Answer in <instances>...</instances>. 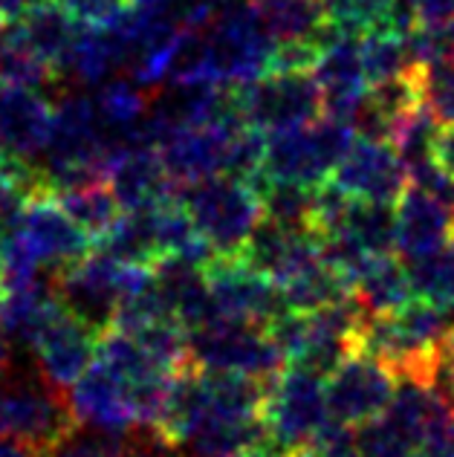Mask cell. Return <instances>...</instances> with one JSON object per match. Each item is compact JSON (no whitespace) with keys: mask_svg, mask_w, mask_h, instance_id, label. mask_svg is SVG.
<instances>
[{"mask_svg":"<svg viewBox=\"0 0 454 457\" xmlns=\"http://www.w3.org/2000/svg\"><path fill=\"white\" fill-rule=\"evenodd\" d=\"M454 328V312L440 310L420 298L388 316H365L356 351L379 359L397 379L437 385L443 342Z\"/></svg>","mask_w":454,"mask_h":457,"instance_id":"6da1fadb","label":"cell"},{"mask_svg":"<svg viewBox=\"0 0 454 457\" xmlns=\"http://www.w3.org/2000/svg\"><path fill=\"white\" fill-rule=\"evenodd\" d=\"M356 139L351 122L321 113L316 122L278 130L267 137L264 160L249 179L258 183H281L318 188L325 186L336 165L344 160Z\"/></svg>","mask_w":454,"mask_h":457,"instance_id":"7a4b0ae2","label":"cell"},{"mask_svg":"<svg viewBox=\"0 0 454 457\" xmlns=\"http://www.w3.org/2000/svg\"><path fill=\"white\" fill-rule=\"evenodd\" d=\"M183 209L197 232L220 255L244 252L255 228L264 223L267 209L252 179L237 174H214L177 188Z\"/></svg>","mask_w":454,"mask_h":457,"instance_id":"3957f363","label":"cell"},{"mask_svg":"<svg viewBox=\"0 0 454 457\" xmlns=\"http://www.w3.org/2000/svg\"><path fill=\"white\" fill-rule=\"evenodd\" d=\"M333 417L327 411L325 385L318 374L286 368L264 385L260 396V426L267 443L284 457H295L316 446Z\"/></svg>","mask_w":454,"mask_h":457,"instance_id":"277c9868","label":"cell"},{"mask_svg":"<svg viewBox=\"0 0 454 457\" xmlns=\"http://www.w3.org/2000/svg\"><path fill=\"white\" fill-rule=\"evenodd\" d=\"M153 281V267L148 263H128L104 249H90L85 258L53 272V290L62 302L104 328L111 321L119 302L142 293Z\"/></svg>","mask_w":454,"mask_h":457,"instance_id":"5b68a950","label":"cell"},{"mask_svg":"<svg viewBox=\"0 0 454 457\" xmlns=\"http://www.w3.org/2000/svg\"><path fill=\"white\" fill-rule=\"evenodd\" d=\"M229 93L232 111L241 125L264 137L310 125L325 113L321 90L310 70H284V73L229 84Z\"/></svg>","mask_w":454,"mask_h":457,"instance_id":"8992f818","label":"cell"},{"mask_svg":"<svg viewBox=\"0 0 454 457\" xmlns=\"http://www.w3.org/2000/svg\"><path fill=\"white\" fill-rule=\"evenodd\" d=\"M188 356L202 370L252 377L269 382L284 370V353L264 324L214 319L188 333Z\"/></svg>","mask_w":454,"mask_h":457,"instance_id":"52a82bcc","label":"cell"},{"mask_svg":"<svg viewBox=\"0 0 454 457\" xmlns=\"http://www.w3.org/2000/svg\"><path fill=\"white\" fill-rule=\"evenodd\" d=\"M78 426L64 391L44 377L0 379V437L38 454L55 437Z\"/></svg>","mask_w":454,"mask_h":457,"instance_id":"ba28073f","label":"cell"},{"mask_svg":"<svg viewBox=\"0 0 454 457\" xmlns=\"http://www.w3.org/2000/svg\"><path fill=\"white\" fill-rule=\"evenodd\" d=\"M206 41V76L214 84H241L269 73L272 41L258 27L252 9L241 6L226 9L218 21L202 27Z\"/></svg>","mask_w":454,"mask_h":457,"instance_id":"9c48e42d","label":"cell"},{"mask_svg":"<svg viewBox=\"0 0 454 457\" xmlns=\"http://www.w3.org/2000/svg\"><path fill=\"white\" fill-rule=\"evenodd\" d=\"M206 281L209 298L214 304L218 319L246 321V324H267L284 312L281 293L264 272L255 270L241 252L235 255H214L200 267Z\"/></svg>","mask_w":454,"mask_h":457,"instance_id":"30bf717a","label":"cell"},{"mask_svg":"<svg viewBox=\"0 0 454 457\" xmlns=\"http://www.w3.org/2000/svg\"><path fill=\"white\" fill-rule=\"evenodd\" d=\"M9 228L23 237V244L29 246V252L38 258L41 267H50L53 272L70 267V263H76L78 258H85L90 249H95L93 240L85 235V228L58 206L46 177H44V183L21 203V209Z\"/></svg>","mask_w":454,"mask_h":457,"instance_id":"8fae6325","label":"cell"},{"mask_svg":"<svg viewBox=\"0 0 454 457\" xmlns=\"http://www.w3.org/2000/svg\"><path fill=\"white\" fill-rule=\"evenodd\" d=\"M397 377L379 359L367 356L365 351H351L327 374L325 400L327 411L336 423L356 428L385 411L393 391H397Z\"/></svg>","mask_w":454,"mask_h":457,"instance_id":"7c38bea8","label":"cell"},{"mask_svg":"<svg viewBox=\"0 0 454 457\" xmlns=\"http://www.w3.org/2000/svg\"><path fill=\"white\" fill-rule=\"evenodd\" d=\"M102 328L90 319L78 316L76 310H70L62 298L53 316L44 321V328L32 339V351L38 359V374L55 385L58 391H70L85 370L90 368L95 356V345H99Z\"/></svg>","mask_w":454,"mask_h":457,"instance_id":"4fadbf2b","label":"cell"},{"mask_svg":"<svg viewBox=\"0 0 454 457\" xmlns=\"http://www.w3.org/2000/svg\"><path fill=\"white\" fill-rule=\"evenodd\" d=\"M327 183L353 200L393 206L409 186V174H405L400 154L393 151L391 142L356 137L351 151L344 154V160L336 165Z\"/></svg>","mask_w":454,"mask_h":457,"instance_id":"5bb4252c","label":"cell"},{"mask_svg":"<svg viewBox=\"0 0 454 457\" xmlns=\"http://www.w3.org/2000/svg\"><path fill=\"white\" fill-rule=\"evenodd\" d=\"M104 183L111 186L122 212L145 209L177 195L160 151L136 139H122L111 151L104 165Z\"/></svg>","mask_w":454,"mask_h":457,"instance_id":"9a60e30c","label":"cell"},{"mask_svg":"<svg viewBox=\"0 0 454 457\" xmlns=\"http://www.w3.org/2000/svg\"><path fill=\"white\" fill-rule=\"evenodd\" d=\"M310 73H313L318 90H321L325 113L344 119V122L353 125V116L359 111V104L370 87L365 67H362L359 38L336 32L325 46H321V53Z\"/></svg>","mask_w":454,"mask_h":457,"instance_id":"2e32d148","label":"cell"},{"mask_svg":"<svg viewBox=\"0 0 454 457\" xmlns=\"http://www.w3.org/2000/svg\"><path fill=\"white\" fill-rule=\"evenodd\" d=\"M67 400L76 420H85V426L104 431H125V435L130 428H139L134 394L95 356L85 374L70 385Z\"/></svg>","mask_w":454,"mask_h":457,"instance_id":"e0dca14e","label":"cell"},{"mask_svg":"<svg viewBox=\"0 0 454 457\" xmlns=\"http://www.w3.org/2000/svg\"><path fill=\"white\" fill-rule=\"evenodd\" d=\"M55 128V104L41 90L0 81V145L35 160L46 154Z\"/></svg>","mask_w":454,"mask_h":457,"instance_id":"ac0fdd59","label":"cell"},{"mask_svg":"<svg viewBox=\"0 0 454 457\" xmlns=\"http://www.w3.org/2000/svg\"><path fill=\"white\" fill-rule=\"evenodd\" d=\"M393 223H397V252L405 258L425 255L454 240V209L414 186H405L400 200L393 203Z\"/></svg>","mask_w":454,"mask_h":457,"instance_id":"d6986e66","label":"cell"},{"mask_svg":"<svg viewBox=\"0 0 454 457\" xmlns=\"http://www.w3.org/2000/svg\"><path fill=\"white\" fill-rule=\"evenodd\" d=\"M246 6L272 44H325L336 35L321 0H246Z\"/></svg>","mask_w":454,"mask_h":457,"instance_id":"ffe728a7","label":"cell"},{"mask_svg":"<svg viewBox=\"0 0 454 457\" xmlns=\"http://www.w3.org/2000/svg\"><path fill=\"white\" fill-rule=\"evenodd\" d=\"M15 29L21 32V38L27 41V46L41 58L46 67H53L58 76L64 79L67 58L73 53V44L78 38V23L58 6V0L53 4H38L29 6L15 23Z\"/></svg>","mask_w":454,"mask_h":457,"instance_id":"44dd1931","label":"cell"},{"mask_svg":"<svg viewBox=\"0 0 454 457\" xmlns=\"http://www.w3.org/2000/svg\"><path fill=\"white\" fill-rule=\"evenodd\" d=\"M321 9L333 29L353 38L374 29L409 35L417 27L411 0H321Z\"/></svg>","mask_w":454,"mask_h":457,"instance_id":"7402d4cb","label":"cell"},{"mask_svg":"<svg viewBox=\"0 0 454 457\" xmlns=\"http://www.w3.org/2000/svg\"><path fill=\"white\" fill-rule=\"evenodd\" d=\"M353 298L367 316H388L402 310L414 298L405 261H397L393 255L370 258L353 281Z\"/></svg>","mask_w":454,"mask_h":457,"instance_id":"603a6c76","label":"cell"},{"mask_svg":"<svg viewBox=\"0 0 454 457\" xmlns=\"http://www.w3.org/2000/svg\"><path fill=\"white\" fill-rule=\"evenodd\" d=\"M53 197L58 200L70 218H73L85 235L93 240V246L111 232L113 223L122 218V206L113 197L111 186L104 179H87V183H73V186H50Z\"/></svg>","mask_w":454,"mask_h":457,"instance_id":"cb8c5ba5","label":"cell"},{"mask_svg":"<svg viewBox=\"0 0 454 457\" xmlns=\"http://www.w3.org/2000/svg\"><path fill=\"white\" fill-rule=\"evenodd\" d=\"M405 270L414 298L454 312V240L425 255L405 258Z\"/></svg>","mask_w":454,"mask_h":457,"instance_id":"d4e9b609","label":"cell"},{"mask_svg":"<svg viewBox=\"0 0 454 457\" xmlns=\"http://www.w3.org/2000/svg\"><path fill=\"white\" fill-rule=\"evenodd\" d=\"M359 53H362V67H365L367 84L409 76L414 70L409 44H405L402 32H393V29L367 32L359 38Z\"/></svg>","mask_w":454,"mask_h":457,"instance_id":"484cf974","label":"cell"},{"mask_svg":"<svg viewBox=\"0 0 454 457\" xmlns=\"http://www.w3.org/2000/svg\"><path fill=\"white\" fill-rule=\"evenodd\" d=\"M142 452L125 437V431H104V428H85L73 426L55 437L50 446L41 449L35 457H139Z\"/></svg>","mask_w":454,"mask_h":457,"instance_id":"4316f807","label":"cell"},{"mask_svg":"<svg viewBox=\"0 0 454 457\" xmlns=\"http://www.w3.org/2000/svg\"><path fill=\"white\" fill-rule=\"evenodd\" d=\"M437 134H440V125L423 111V107H414V111L405 116L397 128H393L388 142L393 145V151L400 154L405 174H411L414 168H420V165L434 160Z\"/></svg>","mask_w":454,"mask_h":457,"instance_id":"83f0119b","label":"cell"},{"mask_svg":"<svg viewBox=\"0 0 454 457\" xmlns=\"http://www.w3.org/2000/svg\"><path fill=\"white\" fill-rule=\"evenodd\" d=\"M420 107L440 128L454 125V62L414 67Z\"/></svg>","mask_w":454,"mask_h":457,"instance_id":"f1b7e54d","label":"cell"},{"mask_svg":"<svg viewBox=\"0 0 454 457\" xmlns=\"http://www.w3.org/2000/svg\"><path fill=\"white\" fill-rule=\"evenodd\" d=\"M151 102H153V93L148 87L119 79V81L107 84L93 104H95V111H99L104 125L128 128V125L139 122V119L151 111Z\"/></svg>","mask_w":454,"mask_h":457,"instance_id":"f546056e","label":"cell"},{"mask_svg":"<svg viewBox=\"0 0 454 457\" xmlns=\"http://www.w3.org/2000/svg\"><path fill=\"white\" fill-rule=\"evenodd\" d=\"M70 18L85 29H113L119 27L130 12H134V0H58Z\"/></svg>","mask_w":454,"mask_h":457,"instance_id":"4dcf8cb0","label":"cell"},{"mask_svg":"<svg viewBox=\"0 0 454 457\" xmlns=\"http://www.w3.org/2000/svg\"><path fill=\"white\" fill-rule=\"evenodd\" d=\"M417 457H454V403L440 408V414L428 423Z\"/></svg>","mask_w":454,"mask_h":457,"instance_id":"1f68e13d","label":"cell"},{"mask_svg":"<svg viewBox=\"0 0 454 457\" xmlns=\"http://www.w3.org/2000/svg\"><path fill=\"white\" fill-rule=\"evenodd\" d=\"M417 27H434L454 18V0H411Z\"/></svg>","mask_w":454,"mask_h":457,"instance_id":"d6a6232c","label":"cell"},{"mask_svg":"<svg viewBox=\"0 0 454 457\" xmlns=\"http://www.w3.org/2000/svg\"><path fill=\"white\" fill-rule=\"evenodd\" d=\"M434 160L454 177V125L440 128L437 145H434Z\"/></svg>","mask_w":454,"mask_h":457,"instance_id":"836d02e7","label":"cell"},{"mask_svg":"<svg viewBox=\"0 0 454 457\" xmlns=\"http://www.w3.org/2000/svg\"><path fill=\"white\" fill-rule=\"evenodd\" d=\"M440 374L449 377V388L454 391V328L443 342V359H440Z\"/></svg>","mask_w":454,"mask_h":457,"instance_id":"e575fe53","label":"cell"},{"mask_svg":"<svg viewBox=\"0 0 454 457\" xmlns=\"http://www.w3.org/2000/svg\"><path fill=\"white\" fill-rule=\"evenodd\" d=\"M27 9V0H0V18H4V23H18Z\"/></svg>","mask_w":454,"mask_h":457,"instance_id":"d590c367","label":"cell"},{"mask_svg":"<svg viewBox=\"0 0 454 457\" xmlns=\"http://www.w3.org/2000/svg\"><path fill=\"white\" fill-rule=\"evenodd\" d=\"M226 457H284L278 449H272L269 443H255V446H246L241 452H232V454H226Z\"/></svg>","mask_w":454,"mask_h":457,"instance_id":"8d00e7d4","label":"cell"},{"mask_svg":"<svg viewBox=\"0 0 454 457\" xmlns=\"http://www.w3.org/2000/svg\"><path fill=\"white\" fill-rule=\"evenodd\" d=\"M0 457H35L29 449H23L21 443H12L0 437Z\"/></svg>","mask_w":454,"mask_h":457,"instance_id":"74e56055","label":"cell"},{"mask_svg":"<svg viewBox=\"0 0 454 457\" xmlns=\"http://www.w3.org/2000/svg\"><path fill=\"white\" fill-rule=\"evenodd\" d=\"M6 368H9V339H6V333L0 330V377L6 374Z\"/></svg>","mask_w":454,"mask_h":457,"instance_id":"f35d334b","label":"cell"},{"mask_svg":"<svg viewBox=\"0 0 454 457\" xmlns=\"http://www.w3.org/2000/svg\"><path fill=\"white\" fill-rule=\"evenodd\" d=\"M38 4H53V0H27V6H38Z\"/></svg>","mask_w":454,"mask_h":457,"instance_id":"ab89813d","label":"cell"},{"mask_svg":"<svg viewBox=\"0 0 454 457\" xmlns=\"http://www.w3.org/2000/svg\"><path fill=\"white\" fill-rule=\"evenodd\" d=\"M136 6H145V4H157V0H134Z\"/></svg>","mask_w":454,"mask_h":457,"instance_id":"60d3db41","label":"cell"},{"mask_svg":"<svg viewBox=\"0 0 454 457\" xmlns=\"http://www.w3.org/2000/svg\"><path fill=\"white\" fill-rule=\"evenodd\" d=\"M4 232H6V226H4V220H0V237H4Z\"/></svg>","mask_w":454,"mask_h":457,"instance_id":"b9f144b4","label":"cell"},{"mask_svg":"<svg viewBox=\"0 0 454 457\" xmlns=\"http://www.w3.org/2000/svg\"><path fill=\"white\" fill-rule=\"evenodd\" d=\"M0 32H4V18H0Z\"/></svg>","mask_w":454,"mask_h":457,"instance_id":"7bdbcfd3","label":"cell"}]
</instances>
